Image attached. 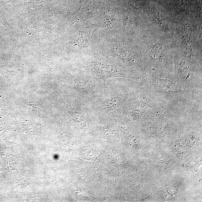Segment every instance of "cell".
<instances>
[{"mask_svg": "<svg viewBox=\"0 0 202 202\" xmlns=\"http://www.w3.org/2000/svg\"><path fill=\"white\" fill-rule=\"evenodd\" d=\"M95 73L104 82H106L109 78L115 76L116 73L114 71L111 65L105 63L97 64L94 66Z\"/></svg>", "mask_w": 202, "mask_h": 202, "instance_id": "6da1fadb", "label": "cell"}]
</instances>
